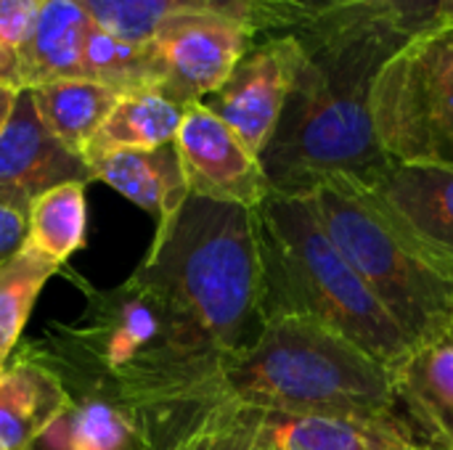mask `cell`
Here are the masks:
<instances>
[{"mask_svg":"<svg viewBox=\"0 0 453 450\" xmlns=\"http://www.w3.org/2000/svg\"><path fill=\"white\" fill-rule=\"evenodd\" d=\"M292 32L305 58L260 156L271 191L303 196L337 175L374 183L393 164L374 130V82L422 29L390 5H345Z\"/></svg>","mask_w":453,"mask_h":450,"instance_id":"cell-1","label":"cell"},{"mask_svg":"<svg viewBox=\"0 0 453 450\" xmlns=\"http://www.w3.org/2000/svg\"><path fill=\"white\" fill-rule=\"evenodd\" d=\"M109 377L122 406L234 403L403 432L390 369L342 334L305 318H268L257 342L236 355L188 363L133 361Z\"/></svg>","mask_w":453,"mask_h":450,"instance_id":"cell-2","label":"cell"},{"mask_svg":"<svg viewBox=\"0 0 453 450\" xmlns=\"http://www.w3.org/2000/svg\"><path fill=\"white\" fill-rule=\"evenodd\" d=\"M127 284L165 321L162 345L135 361L188 363L252 347L268 324L255 210L188 196L157 223L154 244Z\"/></svg>","mask_w":453,"mask_h":450,"instance_id":"cell-3","label":"cell"},{"mask_svg":"<svg viewBox=\"0 0 453 450\" xmlns=\"http://www.w3.org/2000/svg\"><path fill=\"white\" fill-rule=\"evenodd\" d=\"M265 318L316 321L393 369L414 342L321 225L308 194L255 210Z\"/></svg>","mask_w":453,"mask_h":450,"instance_id":"cell-4","label":"cell"},{"mask_svg":"<svg viewBox=\"0 0 453 450\" xmlns=\"http://www.w3.org/2000/svg\"><path fill=\"white\" fill-rule=\"evenodd\" d=\"M308 199L332 241L414 345L453 332V257L417 236L358 178H326Z\"/></svg>","mask_w":453,"mask_h":450,"instance_id":"cell-5","label":"cell"},{"mask_svg":"<svg viewBox=\"0 0 453 450\" xmlns=\"http://www.w3.org/2000/svg\"><path fill=\"white\" fill-rule=\"evenodd\" d=\"M135 450H419L401 430L234 403H130Z\"/></svg>","mask_w":453,"mask_h":450,"instance_id":"cell-6","label":"cell"},{"mask_svg":"<svg viewBox=\"0 0 453 450\" xmlns=\"http://www.w3.org/2000/svg\"><path fill=\"white\" fill-rule=\"evenodd\" d=\"M372 117L390 162L453 170V29L417 32L382 66Z\"/></svg>","mask_w":453,"mask_h":450,"instance_id":"cell-7","label":"cell"},{"mask_svg":"<svg viewBox=\"0 0 453 450\" xmlns=\"http://www.w3.org/2000/svg\"><path fill=\"white\" fill-rule=\"evenodd\" d=\"M255 40L250 24L228 16L188 13L165 21L146 42L157 90L178 106L202 103L223 88Z\"/></svg>","mask_w":453,"mask_h":450,"instance_id":"cell-8","label":"cell"},{"mask_svg":"<svg viewBox=\"0 0 453 450\" xmlns=\"http://www.w3.org/2000/svg\"><path fill=\"white\" fill-rule=\"evenodd\" d=\"M303 58V42L292 29L268 32L250 45L223 88L202 103L215 111L255 156H263Z\"/></svg>","mask_w":453,"mask_h":450,"instance_id":"cell-9","label":"cell"},{"mask_svg":"<svg viewBox=\"0 0 453 450\" xmlns=\"http://www.w3.org/2000/svg\"><path fill=\"white\" fill-rule=\"evenodd\" d=\"M175 149L191 196L247 210H257L271 196L260 156L204 103L186 106Z\"/></svg>","mask_w":453,"mask_h":450,"instance_id":"cell-10","label":"cell"},{"mask_svg":"<svg viewBox=\"0 0 453 450\" xmlns=\"http://www.w3.org/2000/svg\"><path fill=\"white\" fill-rule=\"evenodd\" d=\"M390 379L409 440L419 450H453V332L414 345Z\"/></svg>","mask_w":453,"mask_h":450,"instance_id":"cell-11","label":"cell"},{"mask_svg":"<svg viewBox=\"0 0 453 450\" xmlns=\"http://www.w3.org/2000/svg\"><path fill=\"white\" fill-rule=\"evenodd\" d=\"M85 156L69 151L40 119L29 90H19L13 111L0 130V186L37 199L61 183H88Z\"/></svg>","mask_w":453,"mask_h":450,"instance_id":"cell-12","label":"cell"},{"mask_svg":"<svg viewBox=\"0 0 453 450\" xmlns=\"http://www.w3.org/2000/svg\"><path fill=\"white\" fill-rule=\"evenodd\" d=\"M96 21L119 37L149 42L154 32L188 13H215L250 24L257 37L297 27L295 11L284 0H77Z\"/></svg>","mask_w":453,"mask_h":450,"instance_id":"cell-13","label":"cell"},{"mask_svg":"<svg viewBox=\"0 0 453 450\" xmlns=\"http://www.w3.org/2000/svg\"><path fill=\"white\" fill-rule=\"evenodd\" d=\"M369 186L417 236L453 257V170L393 162Z\"/></svg>","mask_w":453,"mask_h":450,"instance_id":"cell-14","label":"cell"},{"mask_svg":"<svg viewBox=\"0 0 453 450\" xmlns=\"http://www.w3.org/2000/svg\"><path fill=\"white\" fill-rule=\"evenodd\" d=\"M90 178L104 180L125 199L151 212L157 223L175 215L191 196L175 143L159 149H125L88 162Z\"/></svg>","mask_w":453,"mask_h":450,"instance_id":"cell-15","label":"cell"},{"mask_svg":"<svg viewBox=\"0 0 453 450\" xmlns=\"http://www.w3.org/2000/svg\"><path fill=\"white\" fill-rule=\"evenodd\" d=\"M66 408L69 398L45 366L13 363L0 369V443L8 450H32Z\"/></svg>","mask_w":453,"mask_h":450,"instance_id":"cell-16","label":"cell"},{"mask_svg":"<svg viewBox=\"0 0 453 450\" xmlns=\"http://www.w3.org/2000/svg\"><path fill=\"white\" fill-rule=\"evenodd\" d=\"M93 16L77 0H45L24 58V90L58 80H85V40Z\"/></svg>","mask_w":453,"mask_h":450,"instance_id":"cell-17","label":"cell"},{"mask_svg":"<svg viewBox=\"0 0 453 450\" xmlns=\"http://www.w3.org/2000/svg\"><path fill=\"white\" fill-rule=\"evenodd\" d=\"M186 106L159 90H135L117 98L114 109L85 149V162L125 149H159L175 143Z\"/></svg>","mask_w":453,"mask_h":450,"instance_id":"cell-18","label":"cell"},{"mask_svg":"<svg viewBox=\"0 0 453 450\" xmlns=\"http://www.w3.org/2000/svg\"><path fill=\"white\" fill-rule=\"evenodd\" d=\"M29 95L42 125L80 156L119 98L117 90L90 80L45 82L32 88Z\"/></svg>","mask_w":453,"mask_h":450,"instance_id":"cell-19","label":"cell"},{"mask_svg":"<svg viewBox=\"0 0 453 450\" xmlns=\"http://www.w3.org/2000/svg\"><path fill=\"white\" fill-rule=\"evenodd\" d=\"M40 443L45 450H135V424L122 406L88 398L69 403Z\"/></svg>","mask_w":453,"mask_h":450,"instance_id":"cell-20","label":"cell"},{"mask_svg":"<svg viewBox=\"0 0 453 450\" xmlns=\"http://www.w3.org/2000/svg\"><path fill=\"white\" fill-rule=\"evenodd\" d=\"M85 183H61L37 199L29 212V247L56 265L66 263L85 244Z\"/></svg>","mask_w":453,"mask_h":450,"instance_id":"cell-21","label":"cell"},{"mask_svg":"<svg viewBox=\"0 0 453 450\" xmlns=\"http://www.w3.org/2000/svg\"><path fill=\"white\" fill-rule=\"evenodd\" d=\"M165 337V321L159 308L135 286L125 284L114 302V318L104 332V366L119 371L130 361L157 350Z\"/></svg>","mask_w":453,"mask_h":450,"instance_id":"cell-22","label":"cell"},{"mask_svg":"<svg viewBox=\"0 0 453 450\" xmlns=\"http://www.w3.org/2000/svg\"><path fill=\"white\" fill-rule=\"evenodd\" d=\"M56 271L58 265L29 244L0 265V369L16 347L40 289Z\"/></svg>","mask_w":453,"mask_h":450,"instance_id":"cell-23","label":"cell"},{"mask_svg":"<svg viewBox=\"0 0 453 450\" xmlns=\"http://www.w3.org/2000/svg\"><path fill=\"white\" fill-rule=\"evenodd\" d=\"M45 0H0V85L24 90V58Z\"/></svg>","mask_w":453,"mask_h":450,"instance_id":"cell-24","label":"cell"},{"mask_svg":"<svg viewBox=\"0 0 453 450\" xmlns=\"http://www.w3.org/2000/svg\"><path fill=\"white\" fill-rule=\"evenodd\" d=\"M29 212L32 196L0 186V265L11 263L29 244Z\"/></svg>","mask_w":453,"mask_h":450,"instance_id":"cell-25","label":"cell"},{"mask_svg":"<svg viewBox=\"0 0 453 450\" xmlns=\"http://www.w3.org/2000/svg\"><path fill=\"white\" fill-rule=\"evenodd\" d=\"M295 16L297 24L332 8H345V5H390L395 8L403 19H409L417 29H430L433 24V0H284Z\"/></svg>","mask_w":453,"mask_h":450,"instance_id":"cell-26","label":"cell"},{"mask_svg":"<svg viewBox=\"0 0 453 450\" xmlns=\"http://www.w3.org/2000/svg\"><path fill=\"white\" fill-rule=\"evenodd\" d=\"M430 29H453V0H433Z\"/></svg>","mask_w":453,"mask_h":450,"instance_id":"cell-27","label":"cell"},{"mask_svg":"<svg viewBox=\"0 0 453 450\" xmlns=\"http://www.w3.org/2000/svg\"><path fill=\"white\" fill-rule=\"evenodd\" d=\"M16 95H19V90H11V88H3V85H0V130L5 127L11 111H13Z\"/></svg>","mask_w":453,"mask_h":450,"instance_id":"cell-28","label":"cell"},{"mask_svg":"<svg viewBox=\"0 0 453 450\" xmlns=\"http://www.w3.org/2000/svg\"><path fill=\"white\" fill-rule=\"evenodd\" d=\"M0 450H8V448H5V446H3V443H0Z\"/></svg>","mask_w":453,"mask_h":450,"instance_id":"cell-29","label":"cell"}]
</instances>
